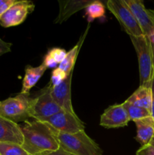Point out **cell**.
I'll return each mask as SVG.
<instances>
[{"label":"cell","mask_w":154,"mask_h":155,"mask_svg":"<svg viewBox=\"0 0 154 155\" xmlns=\"http://www.w3.org/2000/svg\"><path fill=\"white\" fill-rule=\"evenodd\" d=\"M51 86L49 84L41 90L37 97L33 98L30 117L36 120L45 121L63 110L53 99L51 95Z\"/></svg>","instance_id":"cell-6"},{"label":"cell","mask_w":154,"mask_h":155,"mask_svg":"<svg viewBox=\"0 0 154 155\" xmlns=\"http://www.w3.org/2000/svg\"><path fill=\"white\" fill-rule=\"evenodd\" d=\"M134 123L137 127L136 140L141 146L149 145L154 136V120L150 116L134 121Z\"/></svg>","instance_id":"cell-14"},{"label":"cell","mask_w":154,"mask_h":155,"mask_svg":"<svg viewBox=\"0 0 154 155\" xmlns=\"http://www.w3.org/2000/svg\"><path fill=\"white\" fill-rule=\"evenodd\" d=\"M152 45V56H153V66H154V45Z\"/></svg>","instance_id":"cell-30"},{"label":"cell","mask_w":154,"mask_h":155,"mask_svg":"<svg viewBox=\"0 0 154 155\" xmlns=\"http://www.w3.org/2000/svg\"><path fill=\"white\" fill-rule=\"evenodd\" d=\"M136 155H154V148L150 145L141 146L137 151Z\"/></svg>","instance_id":"cell-23"},{"label":"cell","mask_w":154,"mask_h":155,"mask_svg":"<svg viewBox=\"0 0 154 155\" xmlns=\"http://www.w3.org/2000/svg\"><path fill=\"white\" fill-rule=\"evenodd\" d=\"M138 23L144 36H148L154 30V17L140 0H124Z\"/></svg>","instance_id":"cell-9"},{"label":"cell","mask_w":154,"mask_h":155,"mask_svg":"<svg viewBox=\"0 0 154 155\" xmlns=\"http://www.w3.org/2000/svg\"><path fill=\"white\" fill-rule=\"evenodd\" d=\"M149 12H150V13L152 14L154 17V9H149Z\"/></svg>","instance_id":"cell-31"},{"label":"cell","mask_w":154,"mask_h":155,"mask_svg":"<svg viewBox=\"0 0 154 155\" xmlns=\"http://www.w3.org/2000/svg\"><path fill=\"white\" fill-rule=\"evenodd\" d=\"M105 15V6L100 1H92L85 8V15L88 22L97 18H101Z\"/></svg>","instance_id":"cell-20"},{"label":"cell","mask_w":154,"mask_h":155,"mask_svg":"<svg viewBox=\"0 0 154 155\" xmlns=\"http://www.w3.org/2000/svg\"><path fill=\"white\" fill-rule=\"evenodd\" d=\"M150 88H151V95H152V98H151L150 114H151V117H152V119L154 120V74H153V76H152Z\"/></svg>","instance_id":"cell-26"},{"label":"cell","mask_w":154,"mask_h":155,"mask_svg":"<svg viewBox=\"0 0 154 155\" xmlns=\"http://www.w3.org/2000/svg\"><path fill=\"white\" fill-rule=\"evenodd\" d=\"M16 1L17 0H0V18L4 12Z\"/></svg>","instance_id":"cell-25"},{"label":"cell","mask_w":154,"mask_h":155,"mask_svg":"<svg viewBox=\"0 0 154 155\" xmlns=\"http://www.w3.org/2000/svg\"><path fill=\"white\" fill-rule=\"evenodd\" d=\"M45 155H71L69 153H67L66 151H65L64 150H63L62 148H59L58 149L54 151H51V152L48 153L47 154Z\"/></svg>","instance_id":"cell-27"},{"label":"cell","mask_w":154,"mask_h":155,"mask_svg":"<svg viewBox=\"0 0 154 155\" xmlns=\"http://www.w3.org/2000/svg\"><path fill=\"white\" fill-rule=\"evenodd\" d=\"M91 0H81V1H59L60 5V12L57 18H56L54 23L61 24L63 21H66L71 15L75 12L86 8L89 4L91 2Z\"/></svg>","instance_id":"cell-13"},{"label":"cell","mask_w":154,"mask_h":155,"mask_svg":"<svg viewBox=\"0 0 154 155\" xmlns=\"http://www.w3.org/2000/svg\"><path fill=\"white\" fill-rule=\"evenodd\" d=\"M33 98L30 94L20 93L0 101V117L18 124L26 122L30 117Z\"/></svg>","instance_id":"cell-4"},{"label":"cell","mask_w":154,"mask_h":155,"mask_svg":"<svg viewBox=\"0 0 154 155\" xmlns=\"http://www.w3.org/2000/svg\"><path fill=\"white\" fill-rule=\"evenodd\" d=\"M47 68L43 64L38 67L27 66L25 69V76L23 80L22 89L21 93L30 94V90L38 83L42 77Z\"/></svg>","instance_id":"cell-15"},{"label":"cell","mask_w":154,"mask_h":155,"mask_svg":"<svg viewBox=\"0 0 154 155\" xmlns=\"http://www.w3.org/2000/svg\"><path fill=\"white\" fill-rule=\"evenodd\" d=\"M35 5L30 1H16L4 12L0 18V25L11 27L20 25L33 12Z\"/></svg>","instance_id":"cell-8"},{"label":"cell","mask_w":154,"mask_h":155,"mask_svg":"<svg viewBox=\"0 0 154 155\" xmlns=\"http://www.w3.org/2000/svg\"><path fill=\"white\" fill-rule=\"evenodd\" d=\"M149 145H152V146L154 148V136H153V138H152V141H151V142H150V144H149Z\"/></svg>","instance_id":"cell-29"},{"label":"cell","mask_w":154,"mask_h":155,"mask_svg":"<svg viewBox=\"0 0 154 155\" xmlns=\"http://www.w3.org/2000/svg\"><path fill=\"white\" fill-rule=\"evenodd\" d=\"M66 51L60 48H53L48 51L44 57L42 64L46 68H57L66 55Z\"/></svg>","instance_id":"cell-18"},{"label":"cell","mask_w":154,"mask_h":155,"mask_svg":"<svg viewBox=\"0 0 154 155\" xmlns=\"http://www.w3.org/2000/svg\"><path fill=\"white\" fill-rule=\"evenodd\" d=\"M43 122L47 123L54 130L60 133H76L85 130V124L76 114L61 110Z\"/></svg>","instance_id":"cell-7"},{"label":"cell","mask_w":154,"mask_h":155,"mask_svg":"<svg viewBox=\"0 0 154 155\" xmlns=\"http://www.w3.org/2000/svg\"><path fill=\"white\" fill-rule=\"evenodd\" d=\"M130 121L129 117L122 104H114L107 107L101 114L100 125L107 129L124 127Z\"/></svg>","instance_id":"cell-10"},{"label":"cell","mask_w":154,"mask_h":155,"mask_svg":"<svg viewBox=\"0 0 154 155\" xmlns=\"http://www.w3.org/2000/svg\"><path fill=\"white\" fill-rule=\"evenodd\" d=\"M148 39H149V42H150L151 45H154V30H152V33L148 36Z\"/></svg>","instance_id":"cell-28"},{"label":"cell","mask_w":154,"mask_h":155,"mask_svg":"<svg viewBox=\"0 0 154 155\" xmlns=\"http://www.w3.org/2000/svg\"><path fill=\"white\" fill-rule=\"evenodd\" d=\"M56 136L60 148L71 155H102L99 145L85 130L72 134L57 131Z\"/></svg>","instance_id":"cell-2"},{"label":"cell","mask_w":154,"mask_h":155,"mask_svg":"<svg viewBox=\"0 0 154 155\" xmlns=\"http://www.w3.org/2000/svg\"><path fill=\"white\" fill-rule=\"evenodd\" d=\"M0 155H29L21 145L0 142Z\"/></svg>","instance_id":"cell-21"},{"label":"cell","mask_w":154,"mask_h":155,"mask_svg":"<svg viewBox=\"0 0 154 155\" xmlns=\"http://www.w3.org/2000/svg\"><path fill=\"white\" fill-rule=\"evenodd\" d=\"M88 30H86L84 36H83L81 38V39L79 41L77 45H75L70 51H69L66 53V57H65L64 60L59 64L58 68H60L62 71H64L67 75H69L71 72L73 71L74 65H75V61H76L77 56H78L79 54V51L80 48H81V45L82 44L83 40H84V38Z\"/></svg>","instance_id":"cell-17"},{"label":"cell","mask_w":154,"mask_h":155,"mask_svg":"<svg viewBox=\"0 0 154 155\" xmlns=\"http://www.w3.org/2000/svg\"><path fill=\"white\" fill-rule=\"evenodd\" d=\"M12 44L10 42H5L4 40L0 38V56L2 54H6L8 52H10L11 50Z\"/></svg>","instance_id":"cell-24"},{"label":"cell","mask_w":154,"mask_h":155,"mask_svg":"<svg viewBox=\"0 0 154 155\" xmlns=\"http://www.w3.org/2000/svg\"><path fill=\"white\" fill-rule=\"evenodd\" d=\"M21 126L24 136L22 145L29 155H45L60 148L57 130L43 121H26Z\"/></svg>","instance_id":"cell-1"},{"label":"cell","mask_w":154,"mask_h":155,"mask_svg":"<svg viewBox=\"0 0 154 155\" xmlns=\"http://www.w3.org/2000/svg\"><path fill=\"white\" fill-rule=\"evenodd\" d=\"M0 142H11L22 145L24 136L21 126L0 117Z\"/></svg>","instance_id":"cell-12"},{"label":"cell","mask_w":154,"mask_h":155,"mask_svg":"<svg viewBox=\"0 0 154 155\" xmlns=\"http://www.w3.org/2000/svg\"><path fill=\"white\" fill-rule=\"evenodd\" d=\"M68 75L62 71L60 68H57L53 70L51 72V80H50V85L51 86H57L60 85L63 80H66L67 78Z\"/></svg>","instance_id":"cell-22"},{"label":"cell","mask_w":154,"mask_h":155,"mask_svg":"<svg viewBox=\"0 0 154 155\" xmlns=\"http://www.w3.org/2000/svg\"><path fill=\"white\" fill-rule=\"evenodd\" d=\"M122 105L129 117L130 121L131 120L134 122L138 120H141L151 116L150 111L149 110L134 105V104L128 102L126 100L122 103Z\"/></svg>","instance_id":"cell-19"},{"label":"cell","mask_w":154,"mask_h":155,"mask_svg":"<svg viewBox=\"0 0 154 155\" xmlns=\"http://www.w3.org/2000/svg\"><path fill=\"white\" fill-rule=\"evenodd\" d=\"M151 98L150 86H140L126 101L150 111Z\"/></svg>","instance_id":"cell-16"},{"label":"cell","mask_w":154,"mask_h":155,"mask_svg":"<svg viewBox=\"0 0 154 155\" xmlns=\"http://www.w3.org/2000/svg\"><path fill=\"white\" fill-rule=\"evenodd\" d=\"M107 7L116 17L129 36H143V33L138 23L124 0H108L107 2Z\"/></svg>","instance_id":"cell-5"},{"label":"cell","mask_w":154,"mask_h":155,"mask_svg":"<svg viewBox=\"0 0 154 155\" xmlns=\"http://www.w3.org/2000/svg\"><path fill=\"white\" fill-rule=\"evenodd\" d=\"M72 72L68 75L67 78L57 86H51V95L56 104L63 110L75 114L73 110L71 98V83Z\"/></svg>","instance_id":"cell-11"},{"label":"cell","mask_w":154,"mask_h":155,"mask_svg":"<svg viewBox=\"0 0 154 155\" xmlns=\"http://www.w3.org/2000/svg\"><path fill=\"white\" fill-rule=\"evenodd\" d=\"M137 53L140 73V86H150L154 74L152 45L148 36H130Z\"/></svg>","instance_id":"cell-3"}]
</instances>
